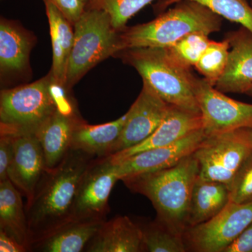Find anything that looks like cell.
<instances>
[{"instance_id":"6da1fadb","label":"cell","mask_w":252,"mask_h":252,"mask_svg":"<svg viewBox=\"0 0 252 252\" xmlns=\"http://www.w3.org/2000/svg\"><path fill=\"white\" fill-rule=\"evenodd\" d=\"M96 157L71 149L56 168L46 172L26 205L31 245L72 220L74 199L84 174Z\"/></svg>"},{"instance_id":"7a4b0ae2","label":"cell","mask_w":252,"mask_h":252,"mask_svg":"<svg viewBox=\"0 0 252 252\" xmlns=\"http://www.w3.org/2000/svg\"><path fill=\"white\" fill-rule=\"evenodd\" d=\"M198 176V161L192 154L169 168L126 177L122 181L134 193L149 198L157 212V220L175 233L184 235Z\"/></svg>"},{"instance_id":"3957f363","label":"cell","mask_w":252,"mask_h":252,"mask_svg":"<svg viewBox=\"0 0 252 252\" xmlns=\"http://www.w3.org/2000/svg\"><path fill=\"white\" fill-rule=\"evenodd\" d=\"M175 4L150 22L119 31V51L133 48H168L190 33L201 32L210 35L221 29L223 18L204 5L190 0Z\"/></svg>"},{"instance_id":"277c9868","label":"cell","mask_w":252,"mask_h":252,"mask_svg":"<svg viewBox=\"0 0 252 252\" xmlns=\"http://www.w3.org/2000/svg\"><path fill=\"white\" fill-rule=\"evenodd\" d=\"M135 68L145 83L167 104L200 112L193 88L196 77L177 63L166 48L141 47L118 54Z\"/></svg>"},{"instance_id":"5b68a950","label":"cell","mask_w":252,"mask_h":252,"mask_svg":"<svg viewBox=\"0 0 252 252\" xmlns=\"http://www.w3.org/2000/svg\"><path fill=\"white\" fill-rule=\"evenodd\" d=\"M119 31L103 9L89 7L74 25L65 89H69L96 64L119 53Z\"/></svg>"},{"instance_id":"8992f818","label":"cell","mask_w":252,"mask_h":252,"mask_svg":"<svg viewBox=\"0 0 252 252\" xmlns=\"http://www.w3.org/2000/svg\"><path fill=\"white\" fill-rule=\"evenodd\" d=\"M54 84L50 73L35 82L1 91V133L35 132L60 105L52 93Z\"/></svg>"},{"instance_id":"52a82bcc","label":"cell","mask_w":252,"mask_h":252,"mask_svg":"<svg viewBox=\"0 0 252 252\" xmlns=\"http://www.w3.org/2000/svg\"><path fill=\"white\" fill-rule=\"evenodd\" d=\"M252 152L249 127L206 137L193 153L198 163L199 178L224 184L230 189Z\"/></svg>"},{"instance_id":"ba28073f","label":"cell","mask_w":252,"mask_h":252,"mask_svg":"<svg viewBox=\"0 0 252 252\" xmlns=\"http://www.w3.org/2000/svg\"><path fill=\"white\" fill-rule=\"evenodd\" d=\"M252 223V201L230 203L212 220L189 227L184 233L187 251L223 252Z\"/></svg>"},{"instance_id":"9c48e42d","label":"cell","mask_w":252,"mask_h":252,"mask_svg":"<svg viewBox=\"0 0 252 252\" xmlns=\"http://www.w3.org/2000/svg\"><path fill=\"white\" fill-rule=\"evenodd\" d=\"M206 137L252 127V104L235 100L203 78L196 77L193 88Z\"/></svg>"},{"instance_id":"30bf717a","label":"cell","mask_w":252,"mask_h":252,"mask_svg":"<svg viewBox=\"0 0 252 252\" xmlns=\"http://www.w3.org/2000/svg\"><path fill=\"white\" fill-rule=\"evenodd\" d=\"M119 180L118 165L109 156L95 158L79 184L72 220H105L109 212V196Z\"/></svg>"},{"instance_id":"8fae6325","label":"cell","mask_w":252,"mask_h":252,"mask_svg":"<svg viewBox=\"0 0 252 252\" xmlns=\"http://www.w3.org/2000/svg\"><path fill=\"white\" fill-rule=\"evenodd\" d=\"M169 107L170 104L143 83L140 94L126 113L124 128L112 154L135 147L147 140L161 124Z\"/></svg>"},{"instance_id":"7c38bea8","label":"cell","mask_w":252,"mask_h":252,"mask_svg":"<svg viewBox=\"0 0 252 252\" xmlns=\"http://www.w3.org/2000/svg\"><path fill=\"white\" fill-rule=\"evenodd\" d=\"M11 135L14 137V153L9 170V179L26 198L27 205L49 170L35 132H18Z\"/></svg>"},{"instance_id":"4fadbf2b","label":"cell","mask_w":252,"mask_h":252,"mask_svg":"<svg viewBox=\"0 0 252 252\" xmlns=\"http://www.w3.org/2000/svg\"><path fill=\"white\" fill-rule=\"evenodd\" d=\"M206 135L203 129L175 143L144 151L118 162L120 180L126 177L164 170L178 163L198 149Z\"/></svg>"},{"instance_id":"5bb4252c","label":"cell","mask_w":252,"mask_h":252,"mask_svg":"<svg viewBox=\"0 0 252 252\" xmlns=\"http://www.w3.org/2000/svg\"><path fill=\"white\" fill-rule=\"evenodd\" d=\"M203 129L200 112H193L170 104L163 120L147 140L122 152L109 155L114 163L148 149L175 143L195 131Z\"/></svg>"},{"instance_id":"9a60e30c","label":"cell","mask_w":252,"mask_h":252,"mask_svg":"<svg viewBox=\"0 0 252 252\" xmlns=\"http://www.w3.org/2000/svg\"><path fill=\"white\" fill-rule=\"evenodd\" d=\"M225 38L230 44L229 56L215 88L223 94H246L252 86V33L242 26Z\"/></svg>"},{"instance_id":"2e32d148","label":"cell","mask_w":252,"mask_h":252,"mask_svg":"<svg viewBox=\"0 0 252 252\" xmlns=\"http://www.w3.org/2000/svg\"><path fill=\"white\" fill-rule=\"evenodd\" d=\"M81 121L70 109L59 105L35 131L48 170L56 168L70 151L73 132Z\"/></svg>"},{"instance_id":"e0dca14e","label":"cell","mask_w":252,"mask_h":252,"mask_svg":"<svg viewBox=\"0 0 252 252\" xmlns=\"http://www.w3.org/2000/svg\"><path fill=\"white\" fill-rule=\"evenodd\" d=\"M85 250L89 252H144L140 225L127 216L105 220Z\"/></svg>"},{"instance_id":"ac0fdd59","label":"cell","mask_w":252,"mask_h":252,"mask_svg":"<svg viewBox=\"0 0 252 252\" xmlns=\"http://www.w3.org/2000/svg\"><path fill=\"white\" fill-rule=\"evenodd\" d=\"M104 220H70L33 243L31 251L32 250L42 252L84 251Z\"/></svg>"},{"instance_id":"d6986e66","label":"cell","mask_w":252,"mask_h":252,"mask_svg":"<svg viewBox=\"0 0 252 252\" xmlns=\"http://www.w3.org/2000/svg\"><path fill=\"white\" fill-rule=\"evenodd\" d=\"M127 114L100 125H89L81 121L73 132L71 149L96 158L111 155L122 134Z\"/></svg>"},{"instance_id":"ffe728a7","label":"cell","mask_w":252,"mask_h":252,"mask_svg":"<svg viewBox=\"0 0 252 252\" xmlns=\"http://www.w3.org/2000/svg\"><path fill=\"white\" fill-rule=\"evenodd\" d=\"M230 201L228 186L220 182L202 180L198 177L192 192L187 228L215 218Z\"/></svg>"},{"instance_id":"44dd1931","label":"cell","mask_w":252,"mask_h":252,"mask_svg":"<svg viewBox=\"0 0 252 252\" xmlns=\"http://www.w3.org/2000/svg\"><path fill=\"white\" fill-rule=\"evenodd\" d=\"M22 197L9 179L0 182V230L31 251L27 215Z\"/></svg>"},{"instance_id":"7402d4cb","label":"cell","mask_w":252,"mask_h":252,"mask_svg":"<svg viewBox=\"0 0 252 252\" xmlns=\"http://www.w3.org/2000/svg\"><path fill=\"white\" fill-rule=\"evenodd\" d=\"M49 19L53 48L51 75L56 86L64 87L68 61L74 40V31L69 21L54 4L44 1Z\"/></svg>"},{"instance_id":"603a6c76","label":"cell","mask_w":252,"mask_h":252,"mask_svg":"<svg viewBox=\"0 0 252 252\" xmlns=\"http://www.w3.org/2000/svg\"><path fill=\"white\" fill-rule=\"evenodd\" d=\"M32 45L29 36L6 19L0 23V67L1 72H20L26 67Z\"/></svg>"},{"instance_id":"cb8c5ba5","label":"cell","mask_w":252,"mask_h":252,"mask_svg":"<svg viewBox=\"0 0 252 252\" xmlns=\"http://www.w3.org/2000/svg\"><path fill=\"white\" fill-rule=\"evenodd\" d=\"M144 252H185L184 235L177 234L157 220L140 225Z\"/></svg>"},{"instance_id":"d4e9b609","label":"cell","mask_w":252,"mask_h":252,"mask_svg":"<svg viewBox=\"0 0 252 252\" xmlns=\"http://www.w3.org/2000/svg\"><path fill=\"white\" fill-rule=\"evenodd\" d=\"M184 0H162L159 7L167 6ZM206 6L220 17L238 23L252 33V6L248 0H190Z\"/></svg>"},{"instance_id":"484cf974","label":"cell","mask_w":252,"mask_h":252,"mask_svg":"<svg viewBox=\"0 0 252 252\" xmlns=\"http://www.w3.org/2000/svg\"><path fill=\"white\" fill-rule=\"evenodd\" d=\"M230 49L227 38L220 41L210 40L203 56L194 66L203 79L214 87L225 72Z\"/></svg>"},{"instance_id":"4316f807","label":"cell","mask_w":252,"mask_h":252,"mask_svg":"<svg viewBox=\"0 0 252 252\" xmlns=\"http://www.w3.org/2000/svg\"><path fill=\"white\" fill-rule=\"evenodd\" d=\"M208 36L201 32H191L166 49L177 63L191 68L196 64L210 44Z\"/></svg>"},{"instance_id":"83f0119b","label":"cell","mask_w":252,"mask_h":252,"mask_svg":"<svg viewBox=\"0 0 252 252\" xmlns=\"http://www.w3.org/2000/svg\"><path fill=\"white\" fill-rule=\"evenodd\" d=\"M154 0H94L89 7L103 9L110 16L113 27L117 31L126 28V24L134 15Z\"/></svg>"},{"instance_id":"f1b7e54d","label":"cell","mask_w":252,"mask_h":252,"mask_svg":"<svg viewBox=\"0 0 252 252\" xmlns=\"http://www.w3.org/2000/svg\"><path fill=\"white\" fill-rule=\"evenodd\" d=\"M230 198L235 203L252 201V152L235 176L230 187Z\"/></svg>"},{"instance_id":"f546056e","label":"cell","mask_w":252,"mask_h":252,"mask_svg":"<svg viewBox=\"0 0 252 252\" xmlns=\"http://www.w3.org/2000/svg\"><path fill=\"white\" fill-rule=\"evenodd\" d=\"M57 8L72 26L80 19L89 6V0H44Z\"/></svg>"},{"instance_id":"4dcf8cb0","label":"cell","mask_w":252,"mask_h":252,"mask_svg":"<svg viewBox=\"0 0 252 252\" xmlns=\"http://www.w3.org/2000/svg\"><path fill=\"white\" fill-rule=\"evenodd\" d=\"M14 137L1 133L0 137V182L9 179V170L14 158Z\"/></svg>"},{"instance_id":"1f68e13d","label":"cell","mask_w":252,"mask_h":252,"mask_svg":"<svg viewBox=\"0 0 252 252\" xmlns=\"http://www.w3.org/2000/svg\"><path fill=\"white\" fill-rule=\"evenodd\" d=\"M223 252H252V223L245 228Z\"/></svg>"},{"instance_id":"d6a6232c","label":"cell","mask_w":252,"mask_h":252,"mask_svg":"<svg viewBox=\"0 0 252 252\" xmlns=\"http://www.w3.org/2000/svg\"><path fill=\"white\" fill-rule=\"evenodd\" d=\"M0 252H28V250L12 237L0 230Z\"/></svg>"},{"instance_id":"836d02e7","label":"cell","mask_w":252,"mask_h":252,"mask_svg":"<svg viewBox=\"0 0 252 252\" xmlns=\"http://www.w3.org/2000/svg\"><path fill=\"white\" fill-rule=\"evenodd\" d=\"M246 94H248V95L250 96V97H252V86L250 88V90L247 92Z\"/></svg>"},{"instance_id":"e575fe53","label":"cell","mask_w":252,"mask_h":252,"mask_svg":"<svg viewBox=\"0 0 252 252\" xmlns=\"http://www.w3.org/2000/svg\"><path fill=\"white\" fill-rule=\"evenodd\" d=\"M249 131H250V138H251V142L252 144V127H249Z\"/></svg>"},{"instance_id":"d590c367","label":"cell","mask_w":252,"mask_h":252,"mask_svg":"<svg viewBox=\"0 0 252 252\" xmlns=\"http://www.w3.org/2000/svg\"><path fill=\"white\" fill-rule=\"evenodd\" d=\"M89 6H90V5L91 4H92L93 2H94V0H89Z\"/></svg>"},{"instance_id":"8d00e7d4","label":"cell","mask_w":252,"mask_h":252,"mask_svg":"<svg viewBox=\"0 0 252 252\" xmlns=\"http://www.w3.org/2000/svg\"><path fill=\"white\" fill-rule=\"evenodd\" d=\"M248 1H250V4H251V5L252 6V0H248Z\"/></svg>"}]
</instances>
